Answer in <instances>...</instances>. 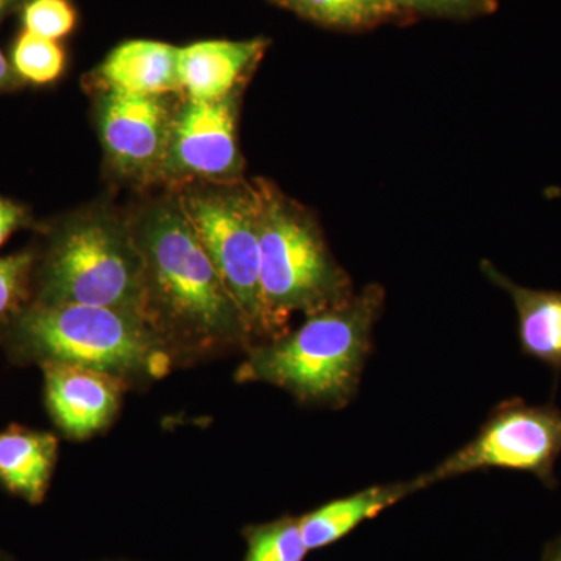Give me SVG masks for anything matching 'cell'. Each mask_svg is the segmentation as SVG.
<instances>
[{
    "instance_id": "obj_19",
    "label": "cell",
    "mask_w": 561,
    "mask_h": 561,
    "mask_svg": "<svg viewBox=\"0 0 561 561\" xmlns=\"http://www.w3.org/2000/svg\"><path fill=\"white\" fill-rule=\"evenodd\" d=\"M35 265L33 251L0 257V330L31 305Z\"/></svg>"
},
{
    "instance_id": "obj_20",
    "label": "cell",
    "mask_w": 561,
    "mask_h": 561,
    "mask_svg": "<svg viewBox=\"0 0 561 561\" xmlns=\"http://www.w3.org/2000/svg\"><path fill=\"white\" fill-rule=\"evenodd\" d=\"M24 31L58 41L76 27V10L69 0H31L22 13Z\"/></svg>"
},
{
    "instance_id": "obj_27",
    "label": "cell",
    "mask_w": 561,
    "mask_h": 561,
    "mask_svg": "<svg viewBox=\"0 0 561 561\" xmlns=\"http://www.w3.org/2000/svg\"><path fill=\"white\" fill-rule=\"evenodd\" d=\"M275 2L280 3V5H284V2H286V0H275Z\"/></svg>"
},
{
    "instance_id": "obj_9",
    "label": "cell",
    "mask_w": 561,
    "mask_h": 561,
    "mask_svg": "<svg viewBox=\"0 0 561 561\" xmlns=\"http://www.w3.org/2000/svg\"><path fill=\"white\" fill-rule=\"evenodd\" d=\"M175 110L169 95L103 92L98 127L114 171L130 180L160 179Z\"/></svg>"
},
{
    "instance_id": "obj_18",
    "label": "cell",
    "mask_w": 561,
    "mask_h": 561,
    "mask_svg": "<svg viewBox=\"0 0 561 561\" xmlns=\"http://www.w3.org/2000/svg\"><path fill=\"white\" fill-rule=\"evenodd\" d=\"M65 66V50L58 41L27 31L18 36L11 54V68L21 80L44 87L60 79Z\"/></svg>"
},
{
    "instance_id": "obj_13",
    "label": "cell",
    "mask_w": 561,
    "mask_h": 561,
    "mask_svg": "<svg viewBox=\"0 0 561 561\" xmlns=\"http://www.w3.org/2000/svg\"><path fill=\"white\" fill-rule=\"evenodd\" d=\"M98 76L105 91L172 95L181 92L179 47L160 41H127L111 51Z\"/></svg>"
},
{
    "instance_id": "obj_6",
    "label": "cell",
    "mask_w": 561,
    "mask_h": 561,
    "mask_svg": "<svg viewBox=\"0 0 561 561\" xmlns=\"http://www.w3.org/2000/svg\"><path fill=\"white\" fill-rule=\"evenodd\" d=\"M181 210L238 306L253 341L265 342L261 291L260 209L253 184L190 192Z\"/></svg>"
},
{
    "instance_id": "obj_25",
    "label": "cell",
    "mask_w": 561,
    "mask_h": 561,
    "mask_svg": "<svg viewBox=\"0 0 561 561\" xmlns=\"http://www.w3.org/2000/svg\"><path fill=\"white\" fill-rule=\"evenodd\" d=\"M20 0H0V21L5 18V14L13 9Z\"/></svg>"
},
{
    "instance_id": "obj_2",
    "label": "cell",
    "mask_w": 561,
    "mask_h": 561,
    "mask_svg": "<svg viewBox=\"0 0 561 561\" xmlns=\"http://www.w3.org/2000/svg\"><path fill=\"white\" fill-rule=\"evenodd\" d=\"M383 302L386 290L368 284L342 305L306 316L297 330L251 346L236 381L278 387L300 404L346 408L359 390Z\"/></svg>"
},
{
    "instance_id": "obj_15",
    "label": "cell",
    "mask_w": 561,
    "mask_h": 561,
    "mask_svg": "<svg viewBox=\"0 0 561 561\" xmlns=\"http://www.w3.org/2000/svg\"><path fill=\"white\" fill-rule=\"evenodd\" d=\"M482 272L512 298L523 353L561 371V291L519 286L490 261H482Z\"/></svg>"
},
{
    "instance_id": "obj_24",
    "label": "cell",
    "mask_w": 561,
    "mask_h": 561,
    "mask_svg": "<svg viewBox=\"0 0 561 561\" xmlns=\"http://www.w3.org/2000/svg\"><path fill=\"white\" fill-rule=\"evenodd\" d=\"M541 561H561V535L546 545Z\"/></svg>"
},
{
    "instance_id": "obj_16",
    "label": "cell",
    "mask_w": 561,
    "mask_h": 561,
    "mask_svg": "<svg viewBox=\"0 0 561 561\" xmlns=\"http://www.w3.org/2000/svg\"><path fill=\"white\" fill-rule=\"evenodd\" d=\"M284 7L306 20L348 31L373 27L400 11L393 0H286Z\"/></svg>"
},
{
    "instance_id": "obj_26",
    "label": "cell",
    "mask_w": 561,
    "mask_h": 561,
    "mask_svg": "<svg viewBox=\"0 0 561 561\" xmlns=\"http://www.w3.org/2000/svg\"><path fill=\"white\" fill-rule=\"evenodd\" d=\"M0 561H18V560L14 559L13 556H10L9 552L2 551V549H0Z\"/></svg>"
},
{
    "instance_id": "obj_10",
    "label": "cell",
    "mask_w": 561,
    "mask_h": 561,
    "mask_svg": "<svg viewBox=\"0 0 561 561\" xmlns=\"http://www.w3.org/2000/svg\"><path fill=\"white\" fill-rule=\"evenodd\" d=\"M41 370L47 412L70 440H87L105 431L130 389L116 376L79 365L47 364Z\"/></svg>"
},
{
    "instance_id": "obj_21",
    "label": "cell",
    "mask_w": 561,
    "mask_h": 561,
    "mask_svg": "<svg viewBox=\"0 0 561 561\" xmlns=\"http://www.w3.org/2000/svg\"><path fill=\"white\" fill-rule=\"evenodd\" d=\"M398 10H411L434 16L467 18L489 13L496 0H393Z\"/></svg>"
},
{
    "instance_id": "obj_5",
    "label": "cell",
    "mask_w": 561,
    "mask_h": 561,
    "mask_svg": "<svg viewBox=\"0 0 561 561\" xmlns=\"http://www.w3.org/2000/svg\"><path fill=\"white\" fill-rule=\"evenodd\" d=\"M33 302L122 309L146 317V268L133 228L88 213L55 232L41 257Z\"/></svg>"
},
{
    "instance_id": "obj_11",
    "label": "cell",
    "mask_w": 561,
    "mask_h": 561,
    "mask_svg": "<svg viewBox=\"0 0 561 561\" xmlns=\"http://www.w3.org/2000/svg\"><path fill=\"white\" fill-rule=\"evenodd\" d=\"M267 50V41L213 39L179 47L181 92L190 101H221L242 90Z\"/></svg>"
},
{
    "instance_id": "obj_14",
    "label": "cell",
    "mask_w": 561,
    "mask_h": 561,
    "mask_svg": "<svg viewBox=\"0 0 561 561\" xmlns=\"http://www.w3.org/2000/svg\"><path fill=\"white\" fill-rule=\"evenodd\" d=\"M58 461L51 432L10 424L0 431V485L13 496L39 505L50 489Z\"/></svg>"
},
{
    "instance_id": "obj_8",
    "label": "cell",
    "mask_w": 561,
    "mask_h": 561,
    "mask_svg": "<svg viewBox=\"0 0 561 561\" xmlns=\"http://www.w3.org/2000/svg\"><path fill=\"white\" fill-rule=\"evenodd\" d=\"M241 91L221 101H190L176 106L160 179L241 180L238 142Z\"/></svg>"
},
{
    "instance_id": "obj_4",
    "label": "cell",
    "mask_w": 561,
    "mask_h": 561,
    "mask_svg": "<svg viewBox=\"0 0 561 561\" xmlns=\"http://www.w3.org/2000/svg\"><path fill=\"white\" fill-rule=\"evenodd\" d=\"M260 209L261 291L265 342L287 332L290 317L324 311L356 291L345 268L332 256L311 213L275 184H253Z\"/></svg>"
},
{
    "instance_id": "obj_17",
    "label": "cell",
    "mask_w": 561,
    "mask_h": 561,
    "mask_svg": "<svg viewBox=\"0 0 561 561\" xmlns=\"http://www.w3.org/2000/svg\"><path fill=\"white\" fill-rule=\"evenodd\" d=\"M241 534L247 545L242 561H305L311 552L302 537L300 516L249 524Z\"/></svg>"
},
{
    "instance_id": "obj_22",
    "label": "cell",
    "mask_w": 561,
    "mask_h": 561,
    "mask_svg": "<svg viewBox=\"0 0 561 561\" xmlns=\"http://www.w3.org/2000/svg\"><path fill=\"white\" fill-rule=\"evenodd\" d=\"M27 224V213L18 203L0 197V247Z\"/></svg>"
},
{
    "instance_id": "obj_7",
    "label": "cell",
    "mask_w": 561,
    "mask_h": 561,
    "mask_svg": "<svg viewBox=\"0 0 561 561\" xmlns=\"http://www.w3.org/2000/svg\"><path fill=\"white\" fill-rule=\"evenodd\" d=\"M561 456V411L553 402L529 404L522 398L502 401L467 445L421 474L424 489L485 470L529 472L556 489Z\"/></svg>"
},
{
    "instance_id": "obj_12",
    "label": "cell",
    "mask_w": 561,
    "mask_h": 561,
    "mask_svg": "<svg viewBox=\"0 0 561 561\" xmlns=\"http://www.w3.org/2000/svg\"><path fill=\"white\" fill-rule=\"evenodd\" d=\"M424 489L421 478L383 483L356 491L339 500L324 502L300 516L302 537L309 551L330 548L353 534L360 524Z\"/></svg>"
},
{
    "instance_id": "obj_23",
    "label": "cell",
    "mask_w": 561,
    "mask_h": 561,
    "mask_svg": "<svg viewBox=\"0 0 561 561\" xmlns=\"http://www.w3.org/2000/svg\"><path fill=\"white\" fill-rule=\"evenodd\" d=\"M14 84H16V73H14L13 68H11L3 51L0 50V90H9V88H13Z\"/></svg>"
},
{
    "instance_id": "obj_28",
    "label": "cell",
    "mask_w": 561,
    "mask_h": 561,
    "mask_svg": "<svg viewBox=\"0 0 561 561\" xmlns=\"http://www.w3.org/2000/svg\"><path fill=\"white\" fill-rule=\"evenodd\" d=\"M103 561H128V560H103Z\"/></svg>"
},
{
    "instance_id": "obj_1",
    "label": "cell",
    "mask_w": 561,
    "mask_h": 561,
    "mask_svg": "<svg viewBox=\"0 0 561 561\" xmlns=\"http://www.w3.org/2000/svg\"><path fill=\"white\" fill-rule=\"evenodd\" d=\"M133 232L146 268V319L176 365L247 353L249 328L180 203L150 209Z\"/></svg>"
},
{
    "instance_id": "obj_3",
    "label": "cell",
    "mask_w": 561,
    "mask_h": 561,
    "mask_svg": "<svg viewBox=\"0 0 561 561\" xmlns=\"http://www.w3.org/2000/svg\"><path fill=\"white\" fill-rule=\"evenodd\" d=\"M13 364H69L147 387L175 367L171 351L140 313L84 305L31 302L0 330Z\"/></svg>"
}]
</instances>
